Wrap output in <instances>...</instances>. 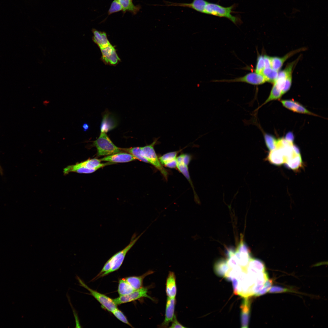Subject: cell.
Returning <instances> with one entry per match:
<instances>
[{
    "label": "cell",
    "mask_w": 328,
    "mask_h": 328,
    "mask_svg": "<svg viewBox=\"0 0 328 328\" xmlns=\"http://www.w3.org/2000/svg\"><path fill=\"white\" fill-rule=\"evenodd\" d=\"M282 96L281 91L274 84L268 98L260 107L272 101L279 99Z\"/></svg>",
    "instance_id": "cell-30"
},
{
    "label": "cell",
    "mask_w": 328,
    "mask_h": 328,
    "mask_svg": "<svg viewBox=\"0 0 328 328\" xmlns=\"http://www.w3.org/2000/svg\"><path fill=\"white\" fill-rule=\"evenodd\" d=\"M145 231L138 236L134 233L128 245L123 249L113 255L106 262L97 276L100 275V276H104L118 270L122 265L127 253Z\"/></svg>",
    "instance_id": "cell-1"
},
{
    "label": "cell",
    "mask_w": 328,
    "mask_h": 328,
    "mask_svg": "<svg viewBox=\"0 0 328 328\" xmlns=\"http://www.w3.org/2000/svg\"><path fill=\"white\" fill-rule=\"evenodd\" d=\"M215 81L227 82H242L255 85L262 84L266 82L262 74L255 72L249 73L244 76L233 79L216 80Z\"/></svg>",
    "instance_id": "cell-6"
},
{
    "label": "cell",
    "mask_w": 328,
    "mask_h": 328,
    "mask_svg": "<svg viewBox=\"0 0 328 328\" xmlns=\"http://www.w3.org/2000/svg\"><path fill=\"white\" fill-rule=\"evenodd\" d=\"M154 272L152 270H149L141 276L129 277L125 279L133 289L136 290L142 287L144 278L146 276L152 274Z\"/></svg>",
    "instance_id": "cell-21"
},
{
    "label": "cell",
    "mask_w": 328,
    "mask_h": 328,
    "mask_svg": "<svg viewBox=\"0 0 328 328\" xmlns=\"http://www.w3.org/2000/svg\"><path fill=\"white\" fill-rule=\"evenodd\" d=\"M176 160L177 163L176 168H177L179 171L184 176L190 183L194 193L195 199L198 202V200H199L197 199L198 197L195 192L192 182L190 178L188 166V165L184 163L181 154L177 157Z\"/></svg>",
    "instance_id": "cell-18"
},
{
    "label": "cell",
    "mask_w": 328,
    "mask_h": 328,
    "mask_svg": "<svg viewBox=\"0 0 328 328\" xmlns=\"http://www.w3.org/2000/svg\"><path fill=\"white\" fill-rule=\"evenodd\" d=\"M148 289V288L147 287H142L135 290L129 294L120 296L119 297L113 299L117 305L131 302L143 297H147L153 300L147 295Z\"/></svg>",
    "instance_id": "cell-7"
},
{
    "label": "cell",
    "mask_w": 328,
    "mask_h": 328,
    "mask_svg": "<svg viewBox=\"0 0 328 328\" xmlns=\"http://www.w3.org/2000/svg\"><path fill=\"white\" fill-rule=\"evenodd\" d=\"M67 297H68V299L70 304V306H71V307L72 309V311H73V315H74V317L75 321V323H76L75 327L76 328H81V325H80V321H79V319L77 313L76 311V310L73 307V306L72 305V303H71V302L70 301V298H69V297H68V296Z\"/></svg>",
    "instance_id": "cell-39"
},
{
    "label": "cell",
    "mask_w": 328,
    "mask_h": 328,
    "mask_svg": "<svg viewBox=\"0 0 328 328\" xmlns=\"http://www.w3.org/2000/svg\"><path fill=\"white\" fill-rule=\"evenodd\" d=\"M284 139L287 141L293 143L294 139L293 134L291 132H289L286 134Z\"/></svg>",
    "instance_id": "cell-42"
},
{
    "label": "cell",
    "mask_w": 328,
    "mask_h": 328,
    "mask_svg": "<svg viewBox=\"0 0 328 328\" xmlns=\"http://www.w3.org/2000/svg\"><path fill=\"white\" fill-rule=\"evenodd\" d=\"M267 158L270 163L275 165H280L285 163L282 152L278 147H276L274 149L270 151Z\"/></svg>",
    "instance_id": "cell-20"
},
{
    "label": "cell",
    "mask_w": 328,
    "mask_h": 328,
    "mask_svg": "<svg viewBox=\"0 0 328 328\" xmlns=\"http://www.w3.org/2000/svg\"><path fill=\"white\" fill-rule=\"evenodd\" d=\"M251 301L248 297L244 298L241 306V327L247 328L248 327L250 311Z\"/></svg>",
    "instance_id": "cell-13"
},
{
    "label": "cell",
    "mask_w": 328,
    "mask_h": 328,
    "mask_svg": "<svg viewBox=\"0 0 328 328\" xmlns=\"http://www.w3.org/2000/svg\"><path fill=\"white\" fill-rule=\"evenodd\" d=\"M272 284V280L268 279L265 283L263 288L256 293L254 296H258L265 294L267 292L269 291L271 287Z\"/></svg>",
    "instance_id": "cell-36"
},
{
    "label": "cell",
    "mask_w": 328,
    "mask_h": 328,
    "mask_svg": "<svg viewBox=\"0 0 328 328\" xmlns=\"http://www.w3.org/2000/svg\"><path fill=\"white\" fill-rule=\"evenodd\" d=\"M112 314L119 320L122 322L132 326V325L128 322L126 317L122 312L117 308L111 312Z\"/></svg>",
    "instance_id": "cell-35"
},
{
    "label": "cell",
    "mask_w": 328,
    "mask_h": 328,
    "mask_svg": "<svg viewBox=\"0 0 328 328\" xmlns=\"http://www.w3.org/2000/svg\"><path fill=\"white\" fill-rule=\"evenodd\" d=\"M287 166L294 170L298 169L301 167L302 160L300 154L298 155L292 159L286 162Z\"/></svg>",
    "instance_id": "cell-32"
},
{
    "label": "cell",
    "mask_w": 328,
    "mask_h": 328,
    "mask_svg": "<svg viewBox=\"0 0 328 328\" xmlns=\"http://www.w3.org/2000/svg\"><path fill=\"white\" fill-rule=\"evenodd\" d=\"M82 128L84 131H86L89 129V126L87 123H84L82 125Z\"/></svg>",
    "instance_id": "cell-44"
},
{
    "label": "cell",
    "mask_w": 328,
    "mask_h": 328,
    "mask_svg": "<svg viewBox=\"0 0 328 328\" xmlns=\"http://www.w3.org/2000/svg\"><path fill=\"white\" fill-rule=\"evenodd\" d=\"M76 278L79 282L80 285L88 290L90 293V295L97 299L105 309L112 312L117 308V305L114 302L113 299L103 294L91 289L77 275L76 276Z\"/></svg>",
    "instance_id": "cell-5"
},
{
    "label": "cell",
    "mask_w": 328,
    "mask_h": 328,
    "mask_svg": "<svg viewBox=\"0 0 328 328\" xmlns=\"http://www.w3.org/2000/svg\"><path fill=\"white\" fill-rule=\"evenodd\" d=\"M280 102L284 107L294 112L316 115V114L308 110L298 102L294 100H281Z\"/></svg>",
    "instance_id": "cell-12"
},
{
    "label": "cell",
    "mask_w": 328,
    "mask_h": 328,
    "mask_svg": "<svg viewBox=\"0 0 328 328\" xmlns=\"http://www.w3.org/2000/svg\"><path fill=\"white\" fill-rule=\"evenodd\" d=\"M175 298L167 297L166 307L165 318L163 322L158 326L160 328H167L169 323L172 321L175 315Z\"/></svg>",
    "instance_id": "cell-9"
},
{
    "label": "cell",
    "mask_w": 328,
    "mask_h": 328,
    "mask_svg": "<svg viewBox=\"0 0 328 328\" xmlns=\"http://www.w3.org/2000/svg\"><path fill=\"white\" fill-rule=\"evenodd\" d=\"M265 68V64L264 56L262 55L258 56L255 69V72L258 73H261Z\"/></svg>",
    "instance_id": "cell-34"
},
{
    "label": "cell",
    "mask_w": 328,
    "mask_h": 328,
    "mask_svg": "<svg viewBox=\"0 0 328 328\" xmlns=\"http://www.w3.org/2000/svg\"><path fill=\"white\" fill-rule=\"evenodd\" d=\"M92 32L94 35L93 41L101 49L105 48L111 44L108 39L106 33L93 29Z\"/></svg>",
    "instance_id": "cell-19"
},
{
    "label": "cell",
    "mask_w": 328,
    "mask_h": 328,
    "mask_svg": "<svg viewBox=\"0 0 328 328\" xmlns=\"http://www.w3.org/2000/svg\"><path fill=\"white\" fill-rule=\"evenodd\" d=\"M268 292L270 293H278L287 292H294L292 290L288 289L278 286H272L271 287Z\"/></svg>",
    "instance_id": "cell-38"
},
{
    "label": "cell",
    "mask_w": 328,
    "mask_h": 328,
    "mask_svg": "<svg viewBox=\"0 0 328 328\" xmlns=\"http://www.w3.org/2000/svg\"><path fill=\"white\" fill-rule=\"evenodd\" d=\"M114 118L108 113L104 114L101 125V132L106 133L116 126Z\"/></svg>",
    "instance_id": "cell-26"
},
{
    "label": "cell",
    "mask_w": 328,
    "mask_h": 328,
    "mask_svg": "<svg viewBox=\"0 0 328 328\" xmlns=\"http://www.w3.org/2000/svg\"><path fill=\"white\" fill-rule=\"evenodd\" d=\"M93 145L97 148L98 157L108 156L122 152L120 148L113 143L105 132H101L98 138L93 141Z\"/></svg>",
    "instance_id": "cell-2"
},
{
    "label": "cell",
    "mask_w": 328,
    "mask_h": 328,
    "mask_svg": "<svg viewBox=\"0 0 328 328\" xmlns=\"http://www.w3.org/2000/svg\"><path fill=\"white\" fill-rule=\"evenodd\" d=\"M158 139V138H155L150 144L141 147V153L148 163L158 169L167 180L168 172L160 162L154 149V146L157 143Z\"/></svg>",
    "instance_id": "cell-3"
},
{
    "label": "cell",
    "mask_w": 328,
    "mask_h": 328,
    "mask_svg": "<svg viewBox=\"0 0 328 328\" xmlns=\"http://www.w3.org/2000/svg\"><path fill=\"white\" fill-rule=\"evenodd\" d=\"M305 47L290 52L282 57H271V67L275 70L278 71L283 63L289 58L296 53L306 50Z\"/></svg>",
    "instance_id": "cell-14"
},
{
    "label": "cell",
    "mask_w": 328,
    "mask_h": 328,
    "mask_svg": "<svg viewBox=\"0 0 328 328\" xmlns=\"http://www.w3.org/2000/svg\"><path fill=\"white\" fill-rule=\"evenodd\" d=\"M230 268L227 260L223 258L218 260L214 265L215 273L220 277H224Z\"/></svg>",
    "instance_id": "cell-22"
},
{
    "label": "cell",
    "mask_w": 328,
    "mask_h": 328,
    "mask_svg": "<svg viewBox=\"0 0 328 328\" xmlns=\"http://www.w3.org/2000/svg\"><path fill=\"white\" fill-rule=\"evenodd\" d=\"M264 138L265 145L270 151L274 149L276 147L278 139L274 136L267 133L264 134Z\"/></svg>",
    "instance_id": "cell-31"
},
{
    "label": "cell",
    "mask_w": 328,
    "mask_h": 328,
    "mask_svg": "<svg viewBox=\"0 0 328 328\" xmlns=\"http://www.w3.org/2000/svg\"><path fill=\"white\" fill-rule=\"evenodd\" d=\"M121 5L124 14L126 12H128L132 15H135L141 9L140 5H135L132 0H118Z\"/></svg>",
    "instance_id": "cell-24"
},
{
    "label": "cell",
    "mask_w": 328,
    "mask_h": 328,
    "mask_svg": "<svg viewBox=\"0 0 328 328\" xmlns=\"http://www.w3.org/2000/svg\"><path fill=\"white\" fill-rule=\"evenodd\" d=\"M278 71L271 67H265L261 74L264 76L266 82L274 84L276 80Z\"/></svg>",
    "instance_id": "cell-27"
},
{
    "label": "cell",
    "mask_w": 328,
    "mask_h": 328,
    "mask_svg": "<svg viewBox=\"0 0 328 328\" xmlns=\"http://www.w3.org/2000/svg\"><path fill=\"white\" fill-rule=\"evenodd\" d=\"M122 7L118 0H114L112 2L108 11V15H110L113 13L122 11Z\"/></svg>",
    "instance_id": "cell-33"
},
{
    "label": "cell",
    "mask_w": 328,
    "mask_h": 328,
    "mask_svg": "<svg viewBox=\"0 0 328 328\" xmlns=\"http://www.w3.org/2000/svg\"><path fill=\"white\" fill-rule=\"evenodd\" d=\"M205 0H193L190 3H176L167 2V6H180L190 8L204 13L205 5L207 2Z\"/></svg>",
    "instance_id": "cell-10"
},
{
    "label": "cell",
    "mask_w": 328,
    "mask_h": 328,
    "mask_svg": "<svg viewBox=\"0 0 328 328\" xmlns=\"http://www.w3.org/2000/svg\"><path fill=\"white\" fill-rule=\"evenodd\" d=\"M166 291L167 297L175 298L177 293L176 277L173 272H169L166 283Z\"/></svg>",
    "instance_id": "cell-16"
},
{
    "label": "cell",
    "mask_w": 328,
    "mask_h": 328,
    "mask_svg": "<svg viewBox=\"0 0 328 328\" xmlns=\"http://www.w3.org/2000/svg\"><path fill=\"white\" fill-rule=\"evenodd\" d=\"M180 150L170 152L161 156L159 159L161 164L170 168H175L177 166V156Z\"/></svg>",
    "instance_id": "cell-17"
},
{
    "label": "cell",
    "mask_w": 328,
    "mask_h": 328,
    "mask_svg": "<svg viewBox=\"0 0 328 328\" xmlns=\"http://www.w3.org/2000/svg\"><path fill=\"white\" fill-rule=\"evenodd\" d=\"M265 68L271 67V57L266 55L263 56Z\"/></svg>",
    "instance_id": "cell-43"
},
{
    "label": "cell",
    "mask_w": 328,
    "mask_h": 328,
    "mask_svg": "<svg viewBox=\"0 0 328 328\" xmlns=\"http://www.w3.org/2000/svg\"><path fill=\"white\" fill-rule=\"evenodd\" d=\"M136 158L128 152H119L106 156L100 159L101 161L111 163H124L135 160Z\"/></svg>",
    "instance_id": "cell-11"
},
{
    "label": "cell",
    "mask_w": 328,
    "mask_h": 328,
    "mask_svg": "<svg viewBox=\"0 0 328 328\" xmlns=\"http://www.w3.org/2000/svg\"><path fill=\"white\" fill-rule=\"evenodd\" d=\"M231 281L232 282L234 293L236 295H237V288L238 284V280L235 278H232Z\"/></svg>",
    "instance_id": "cell-41"
},
{
    "label": "cell",
    "mask_w": 328,
    "mask_h": 328,
    "mask_svg": "<svg viewBox=\"0 0 328 328\" xmlns=\"http://www.w3.org/2000/svg\"><path fill=\"white\" fill-rule=\"evenodd\" d=\"M135 290L125 278L119 280L118 291L120 296L129 294Z\"/></svg>",
    "instance_id": "cell-28"
},
{
    "label": "cell",
    "mask_w": 328,
    "mask_h": 328,
    "mask_svg": "<svg viewBox=\"0 0 328 328\" xmlns=\"http://www.w3.org/2000/svg\"><path fill=\"white\" fill-rule=\"evenodd\" d=\"M172 324L169 327L170 328H185L180 324L177 320L175 314L174 315L173 319L172 321Z\"/></svg>",
    "instance_id": "cell-40"
},
{
    "label": "cell",
    "mask_w": 328,
    "mask_h": 328,
    "mask_svg": "<svg viewBox=\"0 0 328 328\" xmlns=\"http://www.w3.org/2000/svg\"><path fill=\"white\" fill-rule=\"evenodd\" d=\"M101 58L105 63L111 65L116 64L120 61L114 47L110 44L108 46L101 49Z\"/></svg>",
    "instance_id": "cell-8"
},
{
    "label": "cell",
    "mask_w": 328,
    "mask_h": 328,
    "mask_svg": "<svg viewBox=\"0 0 328 328\" xmlns=\"http://www.w3.org/2000/svg\"><path fill=\"white\" fill-rule=\"evenodd\" d=\"M292 73L290 74L287 76L284 87L282 91V95L288 92L292 84Z\"/></svg>",
    "instance_id": "cell-37"
},
{
    "label": "cell",
    "mask_w": 328,
    "mask_h": 328,
    "mask_svg": "<svg viewBox=\"0 0 328 328\" xmlns=\"http://www.w3.org/2000/svg\"><path fill=\"white\" fill-rule=\"evenodd\" d=\"M78 164L84 167L90 169H96L103 167L105 166L112 163L108 162L106 163H101L100 159L95 158L89 159L84 161L78 163Z\"/></svg>",
    "instance_id": "cell-23"
},
{
    "label": "cell",
    "mask_w": 328,
    "mask_h": 328,
    "mask_svg": "<svg viewBox=\"0 0 328 328\" xmlns=\"http://www.w3.org/2000/svg\"><path fill=\"white\" fill-rule=\"evenodd\" d=\"M97 170L96 169H90L84 167L79 165L77 163L74 165L68 166L64 169L63 172L64 175L72 172L88 174L93 173Z\"/></svg>",
    "instance_id": "cell-25"
},
{
    "label": "cell",
    "mask_w": 328,
    "mask_h": 328,
    "mask_svg": "<svg viewBox=\"0 0 328 328\" xmlns=\"http://www.w3.org/2000/svg\"><path fill=\"white\" fill-rule=\"evenodd\" d=\"M120 149L122 150L131 154L136 159L146 163H149L147 160L141 154V147H134L128 148H120Z\"/></svg>",
    "instance_id": "cell-29"
},
{
    "label": "cell",
    "mask_w": 328,
    "mask_h": 328,
    "mask_svg": "<svg viewBox=\"0 0 328 328\" xmlns=\"http://www.w3.org/2000/svg\"><path fill=\"white\" fill-rule=\"evenodd\" d=\"M246 272L248 274L255 276L259 273L265 272V265L261 260L251 258L246 267Z\"/></svg>",
    "instance_id": "cell-15"
},
{
    "label": "cell",
    "mask_w": 328,
    "mask_h": 328,
    "mask_svg": "<svg viewBox=\"0 0 328 328\" xmlns=\"http://www.w3.org/2000/svg\"><path fill=\"white\" fill-rule=\"evenodd\" d=\"M234 5L224 7L217 3L207 2L206 4L204 13L220 17L227 18L235 24L238 21V18L231 14Z\"/></svg>",
    "instance_id": "cell-4"
}]
</instances>
